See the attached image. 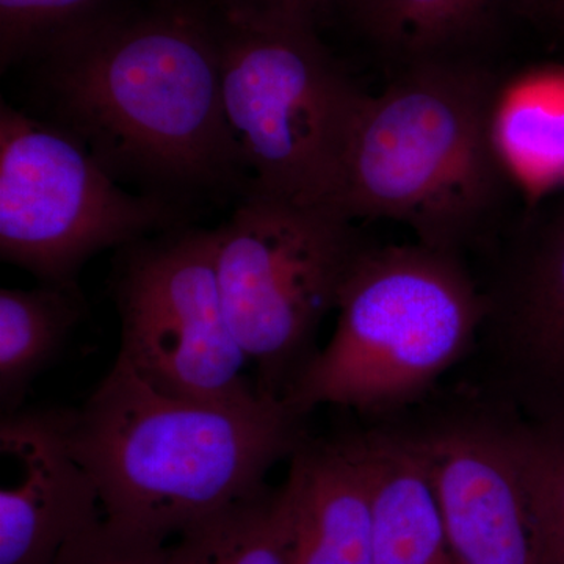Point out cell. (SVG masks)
Listing matches in <instances>:
<instances>
[{
    "label": "cell",
    "mask_w": 564,
    "mask_h": 564,
    "mask_svg": "<svg viewBox=\"0 0 564 564\" xmlns=\"http://www.w3.org/2000/svg\"><path fill=\"white\" fill-rule=\"evenodd\" d=\"M47 118L118 182L182 204L243 191L221 102L217 24L187 7L113 9L36 55Z\"/></svg>",
    "instance_id": "6da1fadb"
},
{
    "label": "cell",
    "mask_w": 564,
    "mask_h": 564,
    "mask_svg": "<svg viewBox=\"0 0 564 564\" xmlns=\"http://www.w3.org/2000/svg\"><path fill=\"white\" fill-rule=\"evenodd\" d=\"M486 300L516 402L529 421H564V207L536 226L499 296Z\"/></svg>",
    "instance_id": "8fae6325"
},
{
    "label": "cell",
    "mask_w": 564,
    "mask_h": 564,
    "mask_svg": "<svg viewBox=\"0 0 564 564\" xmlns=\"http://www.w3.org/2000/svg\"><path fill=\"white\" fill-rule=\"evenodd\" d=\"M284 402L174 399L117 358L79 410H68L70 451L101 496L104 518L169 541L265 488L274 464L307 440Z\"/></svg>",
    "instance_id": "7a4b0ae2"
},
{
    "label": "cell",
    "mask_w": 564,
    "mask_h": 564,
    "mask_svg": "<svg viewBox=\"0 0 564 564\" xmlns=\"http://www.w3.org/2000/svg\"><path fill=\"white\" fill-rule=\"evenodd\" d=\"M217 32L223 111L247 195L333 210L366 95L334 63L311 21L223 10Z\"/></svg>",
    "instance_id": "5b68a950"
},
{
    "label": "cell",
    "mask_w": 564,
    "mask_h": 564,
    "mask_svg": "<svg viewBox=\"0 0 564 564\" xmlns=\"http://www.w3.org/2000/svg\"><path fill=\"white\" fill-rule=\"evenodd\" d=\"M104 519L101 496L70 451L68 410L0 422V564H55Z\"/></svg>",
    "instance_id": "30bf717a"
},
{
    "label": "cell",
    "mask_w": 564,
    "mask_h": 564,
    "mask_svg": "<svg viewBox=\"0 0 564 564\" xmlns=\"http://www.w3.org/2000/svg\"><path fill=\"white\" fill-rule=\"evenodd\" d=\"M337 326L284 402L380 414L422 399L473 348L488 314L456 252L426 245L359 248L337 296Z\"/></svg>",
    "instance_id": "277c9868"
},
{
    "label": "cell",
    "mask_w": 564,
    "mask_h": 564,
    "mask_svg": "<svg viewBox=\"0 0 564 564\" xmlns=\"http://www.w3.org/2000/svg\"><path fill=\"white\" fill-rule=\"evenodd\" d=\"M55 564H169V544L104 518L66 545Z\"/></svg>",
    "instance_id": "ffe728a7"
},
{
    "label": "cell",
    "mask_w": 564,
    "mask_h": 564,
    "mask_svg": "<svg viewBox=\"0 0 564 564\" xmlns=\"http://www.w3.org/2000/svg\"><path fill=\"white\" fill-rule=\"evenodd\" d=\"M292 521L288 480L265 486L177 534L169 564H292Z\"/></svg>",
    "instance_id": "2e32d148"
},
{
    "label": "cell",
    "mask_w": 564,
    "mask_h": 564,
    "mask_svg": "<svg viewBox=\"0 0 564 564\" xmlns=\"http://www.w3.org/2000/svg\"><path fill=\"white\" fill-rule=\"evenodd\" d=\"M292 564H375L372 475L362 433L306 440L291 456Z\"/></svg>",
    "instance_id": "7c38bea8"
},
{
    "label": "cell",
    "mask_w": 564,
    "mask_h": 564,
    "mask_svg": "<svg viewBox=\"0 0 564 564\" xmlns=\"http://www.w3.org/2000/svg\"><path fill=\"white\" fill-rule=\"evenodd\" d=\"M329 0H223L225 9L250 13L280 14L313 21V17Z\"/></svg>",
    "instance_id": "44dd1931"
},
{
    "label": "cell",
    "mask_w": 564,
    "mask_h": 564,
    "mask_svg": "<svg viewBox=\"0 0 564 564\" xmlns=\"http://www.w3.org/2000/svg\"><path fill=\"white\" fill-rule=\"evenodd\" d=\"M182 204L131 193L73 133L0 106V256L40 282L77 281L99 252L181 228Z\"/></svg>",
    "instance_id": "52a82bcc"
},
{
    "label": "cell",
    "mask_w": 564,
    "mask_h": 564,
    "mask_svg": "<svg viewBox=\"0 0 564 564\" xmlns=\"http://www.w3.org/2000/svg\"><path fill=\"white\" fill-rule=\"evenodd\" d=\"M372 475L375 564H458L413 432L362 433Z\"/></svg>",
    "instance_id": "4fadbf2b"
},
{
    "label": "cell",
    "mask_w": 564,
    "mask_h": 564,
    "mask_svg": "<svg viewBox=\"0 0 564 564\" xmlns=\"http://www.w3.org/2000/svg\"><path fill=\"white\" fill-rule=\"evenodd\" d=\"M492 141L505 173L540 195L564 182V74H529L497 93Z\"/></svg>",
    "instance_id": "9a60e30c"
},
{
    "label": "cell",
    "mask_w": 564,
    "mask_h": 564,
    "mask_svg": "<svg viewBox=\"0 0 564 564\" xmlns=\"http://www.w3.org/2000/svg\"><path fill=\"white\" fill-rule=\"evenodd\" d=\"M541 3L564 20V0H541Z\"/></svg>",
    "instance_id": "7402d4cb"
},
{
    "label": "cell",
    "mask_w": 564,
    "mask_h": 564,
    "mask_svg": "<svg viewBox=\"0 0 564 564\" xmlns=\"http://www.w3.org/2000/svg\"><path fill=\"white\" fill-rule=\"evenodd\" d=\"M488 3L489 0H355L358 20L372 39L422 61L470 31Z\"/></svg>",
    "instance_id": "ac0fdd59"
},
{
    "label": "cell",
    "mask_w": 564,
    "mask_h": 564,
    "mask_svg": "<svg viewBox=\"0 0 564 564\" xmlns=\"http://www.w3.org/2000/svg\"><path fill=\"white\" fill-rule=\"evenodd\" d=\"M122 359L174 399L247 404L263 399L234 336L215 273L212 229L181 228L121 248L111 274Z\"/></svg>",
    "instance_id": "ba28073f"
},
{
    "label": "cell",
    "mask_w": 564,
    "mask_h": 564,
    "mask_svg": "<svg viewBox=\"0 0 564 564\" xmlns=\"http://www.w3.org/2000/svg\"><path fill=\"white\" fill-rule=\"evenodd\" d=\"M214 232L215 273L256 391L282 402L313 359L315 337L359 250L351 221L326 207L245 195Z\"/></svg>",
    "instance_id": "8992f818"
},
{
    "label": "cell",
    "mask_w": 564,
    "mask_h": 564,
    "mask_svg": "<svg viewBox=\"0 0 564 564\" xmlns=\"http://www.w3.org/2000/svg\"><path fill=\"white\" fill-rule=\"evenodd\" d=\"M497 93L484 70L422 61L364 96L332 209L351 223H403L419 243L456 252L505 173L492 141Z\"/></svg>",
    "instance_id": "3957f363"
},
{
    "label": "cell",
    "mask_w": 564,
    "mask_h": 564,
    "mask_svg": "<svg viewBox=\"0 0 564 564\" xmlns=\"http://www.w3.org/2000/svg\"><path fill=\"white\" fill-rule=\"evenodd\" d=\"M87 313L77 281L0 291V410H22L33 381L61 355Z\"/></svg>",
    "instance_id": "5bb4252c"
},
{
    "label": "cell",
    "mask_w": 564,
    "mask_h": 564,
    "mask_svg": "<svg viewBox=\"0 0 564 564\" xmlns=\"http://www.w3.org/2000/svg\"><path fill=\"white\" fill-rule=\"evenodd\" d=\"M113 9L111 0H0L2 73Z\"/></svg>",
    "instance_id": "d6986e66"
},
{
    "label": "cell",
    "mask_w": 564,
    "mask_h": 564,
    "mask_svg": "<svg viewBox=\"0 0 564 564\" xmlns=\"http://www.w3.org/2000/svg\"><path fill=\"white\" fill-rule=\"evenodd\" d=\"M543 564H564V421H507Z\"/></svg>",
    "instance_id": "e0dca14e"
},
{
    "label": "cell",
    "mask_w": 564,
    "mask_h": 564,
    "mask_svg": "<svg viewBox=\"0 0 564 564\" xmlns=\"http://www.w3.org/2000/svg\"><path fill=\"white\" fill-rule=\"evenodd\" d=\"M458 564H543L507 421L464 415L413 432Z\"/></svg>",
    "instance_id": "9c48e42d"
}]
</instances>
